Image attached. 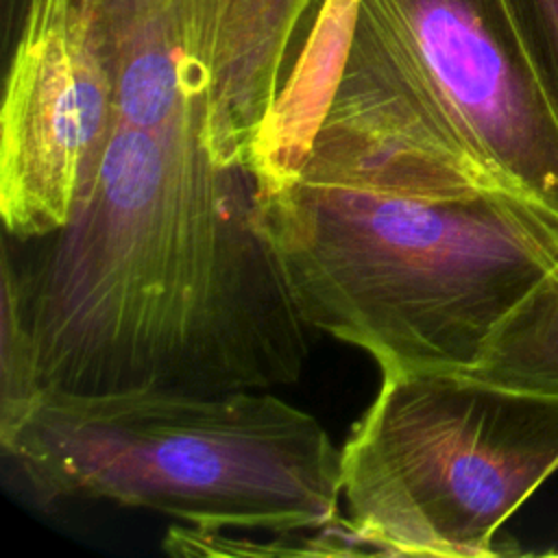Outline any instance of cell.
Segmentation results:
<instances>
[{"mask_svg":"<svg viewBox=\"0 0 558 558\" xmlns=\"http://www.w3.org/2000/svg\"><path fill=\"white\" fill-rule=\"evenodd\" d=\"M15 264L50 390L211 395L299 381L307 325L262 185L201 124L118 122L68 220Z\"/></svg>","mask_w":558,"mask_h":558,"instance_id":"obj_1","label":"cell"},{"mask_svg":"<svg viewBox=\"0 0 558 558\" xmlns=\"http://www.w3.org/2000/svg\"><path fill=\"white\" fill-rule=\"evenodd\" d=\"M307 327L386 371H471L558 259V214L506 192L414 198L292 179L262 192Z\"/></svg>","mask_w":558,"mask_h":558,"instance_id":"obj_2","label":"cell"},{"mask_svg":"<svg viewBox=\"0 0 558 558\" xmlns=\"http://www.w3.org/2000/svg\"><path fill=\"white\" fill-rule=\"evenodd\" d=\"M316 159L347 187L558 214V126L506 0H351Z\"/></svg>","mask_w":558,"mask_h":558,"instance_id":"obj_3","label":"cell"},{"mask_svg":"<svg viewBox=\"0 0 558 558\" xmlns=\"http://www.w3.org/2000/svg\"><path fill=\"white\" fill-rule=\"evenodd\" d=\"M44 499H107L216 532L340 530V449L268 390L211 395L46 388L2 445Z\"/></svg>","mask_w":558,"mask_h":558,"instance_id":"obj_4","label":"cell"},{"mask_svg":"<svg viewBox=\"0 0 558 558\" xmlns=\"http://www.w3.org/2000/svg\"><path fill=\"white\" fill-rule=\"evenodd\" d=\"M558 471V399L462 371H386L340 449L366 554L497 556L499 527Z\"/></svg>","mask_w":558,"mask_h":558,"instance_id":"obj_5","label":"cell"},{"mask_svg":"<svg viewBox=\"0 0 558 558\" xmlns=\"http://www.w3.org/2000/svg\"><path fill=\"white\" fill-rule=\"evenodd\" d=\"M325 2L78 0L118 122L205 124L222 159L248 166Z\"/></svg>","mask_w":558,"mask_h":558,"instance_id":"obj_6","label":"cell"},{"mask_svg":"<svg viewBox=\"0 0 558 558\" xmlns=\"http://www.w3.org/2000/svg\"><path fill=\"white\" fill-rule=\"evenodd\" d=\"M116 124V83L78 0H24L0 113L4 233L59 229Z\"/></svg>","mask_w":558,"mask_h":558,"instance_id":"obj_7","label":"cell"},{"mask_svg":"<svg viewBox=\"0 0 558 558\" xmlns=\"http://www.w3.org/2000/svg\"><path fill=\"white\" fill-rule=\"evenodd\" d=\"M466 373L558 399V259L506 316L482 360Z\"/></svg>","mask_w":558,"mask_h":558,"instance_id":"obj_8","label":"cell"},{"mask_svg":"<svg viewBox=\"0 0 558 558\" xmlns=\"http://www.w3.org/2000/svg\"><path fill=\"white\" fill-rule=\"evenodd\" d=\"M2 296H0V445L26 421L39 401L44 386L39 381L35 347L22 312L15 264L9 246L2 251Z\"/></svg>","mask_w":558,"mask_h":558,"instance_id":"obj_9","label":"cell"},{"mask_svg":"<svg viewBox=\"0 0 558 558\" xmlns=\"http://www.w3.org/2000/svg\"><path fill=\"white\" fill-rule=\"evenodd\" d=\"M558 126V0H506Z\"/></svg>","mask_w":558,"mask_h":558,"instance_id":"obj_10","label":"cell"},{"mask_svg":"<svg viewBox=\"0 0 558 558\" xmlns=\"http://www.w3.org/2000/svg\"><path fill=\"white\" fill-rule=\"evenodd\" d=\"M24 0H2V17H4V28L11 31L13 22H20Z\"/></svg>","mask_w":558,"mask_h":558,"instance_id":"obj_11","label":"cell"}]
</instances>
